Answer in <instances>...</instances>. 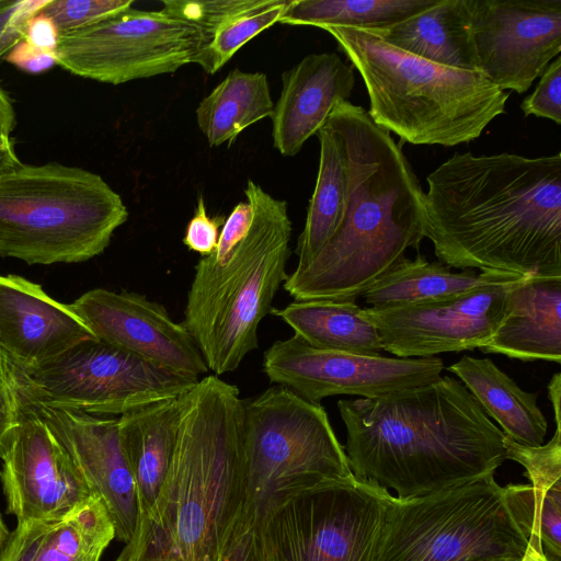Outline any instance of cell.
Masks as SVG:
<instances>
[{
    "label": "cell",
    "mask_w": 561,
    "mask_h": 561,
    "mask_svg": "<svg viewBox=\"0 0 561 561\" xmlns=\"http://www.w3.org/2000/svg\"><path fill=\"white\" fill-rule=\"evenodd\" d=\"M225 220L221 216L213 218L207 215L206 204L201 195L194 215L186 226L183 243L202 257L210 255L217 247L219 228Z\"/></svg>",
    "instance_id": "74e56055"
},
{
    "label": "cell",
    "mask_w": 561,
    "mask_h": 561,
    "mask_svg": "<svg viewBox=\"0 0 561 561\" xmlns=\"http://www.w3.org/2000/svg\"><path fill=\"white\" fill-rule=\"evenodd\" d=\"M10 531L0 514V557Z\"/></svg>",
    "instance_id": "f6af8a7d"
},
{
    "label": "cell",
    "mask_w": 561,
    "mask_h": 561,
    "mask_svg": "<svg viewBox=\"0 0 561 561\" xmlns=\"http://www.w3.org/2000/svg\"><path fill=\"white\" fill-rule=\"evenodd\" d=\"M308 344L362 355H381L380 336L363 308L353 301L296 300L271 309Z\"/></svg>",
    "instance_id": "4316f807"
},
{
    "label": "cell",
    "mask_w": 561,
    "mask_h": 561,
    "mask_svg": "<svg viewBox=\"0 0 561 561\" xmlns=\"http://www.w3.org/2000/svg\"><path fill=\"white\" fill-rule=\"evenodd\" d=\"M203 30L160 11L129 8L87 28L59 35L56 64L110 84L172 73L205 46Z\"/></svg>",
    "instance_id": "7c38bea8"
},
{
    "label": "cell",
    "mask_w": 561,
    "mask_h": 561,
    "mask_svg": "<svg viewBox=\"0 0 561 561\" xmlns=\"http://www.w3.org/2000/svg\"><path fill=\"white\" fill-rule=\"evenodd\" d=\"M423 233L449 267L561 276V154L456 152L426 178Z\"/></svg>",
    "instance_id": "6da1fadb"
},
{
    "label": "cell",
    "mask_w": 561,
    "mask_h": 561,
    "mask_svg": "<svg viewBox=\"0 0 561 561\" xmlns=\"http://www.w3.org/2000/svg\"><path fill=\"white\" fill-rule=\"evenodd\" d=\"M181 400L168 474L116 561H216L244 505L238 388L208 375Z\"/></svg>",
    "instance_id": "277c9868"
},
{
    "label": "cell",
    "mask_w": 561,
    "mask_h": 561,
    "mask_svg": "<svg viewBox=\"0 0 561 561\" xmlns=\"http://www.w3.org/2000/svg\"><path fill=\"white\" fill-rule=\"evenodd\" d=\"M69 306L103 342L178 374L199 378L209 370L185 327L144 295L94 288Z\"/></svg>",
    "instance_id": "ac0fdd59"
},
{
    "label": "cell",
    "mask_w": 561,
    "mask_h": 561,
    "mask_svg": "<svg viewBox=\"0 0 561 561\" xmlns=\"http://www.w3.org/2000/svg\"><path fill=\"white\" fill-rule=\"evenodd\" d=\"M58 37L54 23L37 12L27 22L23 39L38 48L55 51Z\"/></svg>",
    "instance_id": "60d3db41"
},
{
    "label": "cell",
    "mask_w": 561,
    "mask_h": 561,
    "mask_svg": "<svg viewBox=\"0 0 561 561\" xmlns=\"http://www.w3.org/2000/svg\"><path fill=\"white\" fill-rule=\"evenodd\" d=\"M273 108L266 75L236 68L199 102L196 122L210 147L231 145L245 128L271 116Z\"/></svg>",
    "instance_id": "f1b7e54d"
},
{
    "label": "cell",
    "mask_w": 561,
    "mask_h": 561,
    "mask_svg": "<svg viewBox=\"0 0 561 561\" xmlns=\"http://www.w3.org/2000/svg\"><path fill=\"white\" fill-rule=\"evenodd\" d=\"M133 4L134 0H48L38 12L64 35L92 26Z\"/></svg>",
    "instance_id": "836d02e7"
},
{
    "label": "cell",
    "mask_w": 561,
    "mask_h": 561,
    "mask_svg": "<svg viewBox=\"0 0 561 561\" xmlns=\"http://www.w3.org/2000/svg\"><path fill=\"white\" fill-rule=\"evenodd\" d=\"M533 276L480 272L472 268L453 273L440 261L428 262L422 254L404 257L391 272L362 296L371 307L386 308L444 298L494 284L518 283Z\"/></svg>",
    "instance_id": "484cf974"
},
{
    "label": "cell",
    "mask_w": 561,
    "mask_h": 561,
    "mask_svg": "<svg viewBox=\"0 0 561 561\" xmlns=\"http://www.w3.org/2000/svg\"><path fill=\"white\" fill-rule=\"evenodd\" d=\"M3 354L11 378L38 401L101 416H121L152 402L179 398L199 380L99 339L85 340L31 367Z\"/></svg>",
    "instance_id": "30bf717a"
},
{
    "label": "cell",
    "mask_w": 561,
    "mask_h": 561,
    "mask_svg": "<svg viewBox=\"0 0 561 561\" xmlns=\"http://www.w3.org/2000/svg\"><path fill=\"white\" fill-rule=\"evenodd\" d=\"M21 164L15 153L12 139L9 136L0 135V174Z\"/></svg>",
    "instance_id": "7bdbcfd3"
},
{
    "label": "cell",
    "mask_w": 561,
    "mask_h": 561,
    "mask_svg": "<svg viewBox=\"0 0 561 561\" xmlns=\"http://www.w3.org/2000/svg\"><path fill=\"white\" fill-rule=\"evenodd\" d=\"M392 494L356 478H302L257 507L268 561H374Z\"/></svg>",
    "instance_id": "9c48e42d"
},
{
    "label": "cell",
    "mask_w": 561,
    "mask_h": 561,
    "mask_svg": "<svg viewBox=\"0 0 561 561\" xmlns=\"http://www.w3.org/2000/svg\"><path fill=\"white\" fill-rule=\"evenodd\" d=\"M480 350L524 362L561 364V276L517 283L499 327Z\"/></svg>",
    "instance_id": "44dd1931"
},
{
    "label": "cell",
    "mask_w": 561,
    "mask_h": 561,
    "mask_svg": "<svg viewBox=\"0 0 561 561\" xmlns=\"http://www.w3.org/2000/svg\"><path fill=\"white\" fill-rule=\"evenodd\" d=\"M92 339L69 304L53 299L24 277L0 275V348L13 362L36 366Z\"/></svg>",
    "instance_id": "d6986e66"
},
{
    "label": "cell",
    "mask_w": 561,
    "mask_h": 561,
    "mask_svg": "<svg viewBox=\"0 0 561 561\" xmlns=\"http://www.w3.org/2000/svg\"><path fill=\"white\" fill-rule=\"evenodd\" d=\"M19 424V407L14 391L9 382L3 352L0 348V450L3 448Z\"/></svg>",
    "instance_id": "ab89813d"
},
{
    "label": "cell",
    "mask_w": 561,
    "mask_h": 561,
    "mask_svg": "<svg viewBox=\"0 0 561 561\" xmlns=\"http://www.w3.org/2000/svg\"><path fill=\"white\" fill-rule=\"evenodd\" d=\"M528 539L494 474L413 499L391 496L374 561L522 559Z\"/></svg>",
    "instance_id": "ba28073f"
},
{
    "label": "cell",
    "mask_w": 561,
    "mask_h": 561,
    "mask_svg": "<svg viewBox=\"0 0 561 561\" xmlns=\"http://www.w3.org/2000/svg\"><path fill=\"white\" fill-rule=\"evenodd\" d=\"M354 84L353 67L335 53L309 54L284 71L280 95L270 116L274 148L285 157L296 156L335 105L348 100Z\"/></svg>",
    "instance_id": "ffe728a7"
},
{
    "label": "cell",
    "mask_w": 561,
    "mask_h": 561,
    "mask_svg": "<svg viewBox=\"0 0 561 561\" xmlns=\"http://www.w3.org/2000/svg\"><path fill=\"white\" fill-rule=\"evenodd\" d=\"M15 123V112L12 102L0 87V135L10 137Z\"/></svg>",
    "instance_id": "b9f144b4"
},
{
    "label": "cell",
    "mask_w": 561,
    "mask_h": 561,
    "mask_svg": "<svg viewBox=\"0 0 561 561\" xmlns=\"http://www.w3.org/2000/svg\"><path fill=\"white\" fill-rule=\"evenodd\" d=\"M15 67L32 73L46 71L56 64L55 51L38 48L25 39L15 44L5 55Z\"/></svg>",
    "instance_id": "f35d334b"
},
{
    "label": "cell",
    "mask_w": 561,
    "mask_h": 561,
    "mask_svg": "<svg viewBox=\"0 0 561 561\" xmlns=\"http://www.w3.org/2000/svg\"><path fill=\"white\" fill-rule=\"evenodd\" d=\"M244 194L247 201L226 218L215 251L195 266L182 322L216 376L236 370L257 347L259 325L287 276V202L250 179Z\"/></svg>",
    "instance_id": "5b68a950"
},
{
    "label": "cell",
    "mask_w": 561,
    "mask_h": 561,
    "mask_svg": "<svg viewBox=\"0 0 561 561\" xmlns=\"http://www.w3.org/2000/svg\"><path fill=\"white\" fill-rule=\"evenodd\" d=\"M500 561H520V559H505V560H500Z\"/></svg>",
    "instance_id": "bcb514c9"
},
{
    "label": "cell",
    "mask_w": 561,
    "mask_h": 561,
    "mask_svg": "<svg viewBox=\"0 0 561 561\" xmlns=\"http://www.w3.org/2000/svg\"><path fill=\"white\" fill-rule=\"evenodd\" d=\"M506 458L525 468V476L537 490L561 485V423H556L552 438L537 447L523 446L504 435Z\"/></svg>",
    "instance_id": "d6a6232c"
},
{
    "label": "cell",
    "mask_w": 561,
    "mask_h": 561,
    "mask_svg": "<svg viewBox=\"0 0 561 561\" xmlns=\"http://www.w3.org/2000/svg\"><path fill=\"white\" fill-rule=\"evenodd\" d=\"M290 0H245L208 34L194 64L217 72L250 39L279 21Z\"/></svg>",
    "instance_id": "4dcf8cb0"
},
{
    "label": "cell",
    "mask_w": 561,
    "mask_h": 561,
    "mask_svg": "<svg viewBox=\"0 0 561 561\" xmlns=\"http://www.w3.org/2000/svg\"><path fill=\"white\" fill-rule=\"evenodd\" d=\"M520 561H549L542 552L534 548L531 545H527L526 551Z\"/></svg>",
    "instance_id": "ee69618b"
},
{
    "label": "cell",
    "mask_w": 561,
    "mask_h": 561,
    "mask_svg": "<svg viewBox=\"0 0 561 561\" xmlns=\"http://www.w3.org/2000/svg\"><path fill=\"white\" fill-rule=\"evenodd\" d=\"M438 356L400 358L314 347L301 337L275 341L263 356V371L300 398L316 404L337 394L376 398L423 386L440 377Z\"/></svg>",
    "instance_id": "4fadbf2b"
},
{
    "label": "cell",
    "mask_w": 561,
    "mask_h": 561,
    "mask_svg": "<svg viewBox=\"0 0 561 561\" xmlns=\"http://www.w3.org/2000/svg\"><path fill=\"white\" fill-rule=\"evenodd\" d=\"M15 398L19 424L0 450L7 513L18 524L60 520L94 494L45 423Z\"/></svg>",
    "instance_id": "2e32d148"
},
{
    "label": "cell",
    "mask_w": 561,
    "mask_h": 561,
    "mask_svg": "<svg viewBox=\"0 0 561 561\" xmlns=\"http://www.w3.org/2000/svg\"><path fill=\"white\" fill-rule=\"evenodd\" d=\"M48 0H0V58L23 39L27 22Z\"/></svg>",
    "instance_id": "8d00e7d4"
},
{
    "label": "cell",
    "mask_w": 561,
    "mask_h": 561,
    "mask_svg": "<svg viewBox=\"0 0 561 561\" xmlns=\"http://www.w3.org/2000/svg\"><path fill=\"white\" fill-rule=\"evenodd\" d=\"M216 561H268L260 539L254 505L244 502Z\"/></svg>",
    "instance_id": "e575fe53"
},
{
    "label": "cell",
    "mask_w": 561,
    "mask_h": 561,
    "mask_svg": "<svg viewBox=\"0 0 561 561\" xmlns=\"http://www.w3.org/2000/svg\"><path fill=\"white\" fill-rule=\"evenodd\" d=\"M122 197L91 171L49 162L0 174V255L27 264L101 254L126 222Z\"/></svg>",
    "instance_id": "52a82bcc"
},
{
    "label": "cell",
    "mask_w": 561,
    "mask_h": 561,
    "mask_svg": "<svg viewBox=\"0 0 561 561\" xmlns=\"http://www.w3.org/2000/svg\"><path fill=\"white\" fill-rule=\"evenodd\" d=\"M535 91L525 98L520 108L525 116L534 115L561 124V57L551 61Z\"/></svg>",
    "instance_id": "d590c367"
},
{
    "label": "cell",
    "mask_w": 561,
    "mask_h": 561,
    "mask_svg": "<svg viewBox=\"0 0 561 561\" xmlns=\"http://www.w3.org/2000/svg\"><path fill=\"white\" fill-rule=\"evenodd\" d=\"M363 78L371 119L401 144L453 147L480 137L508 94L478 71L407 53L370 31L325 27Z\"/></svg>",
    "instance_id": "8992f818"
},
{
    "label": "cell",
    "mask_w": 561,
    "mask_h": 561,
    "mask_svg": "<svg viewBox=\"0 0 561 561\" xmlns=\"http://www.w3.org/2000/svg\"><path fill=\"white\" fill-rule=\"evenodd\" d=\"M182 396L152 402L118 416L122 447L137 494L138 517L153 505L173 458Z\"/></svg>",
    "instance_id": "603a6c76"
},
{
    "label": "cell",
    "mask_w": 561,
    "mask_h": 561,
    "mask_svg": "<svg viewBox=\"0 0 561 561\" xmlns=\"http://www.w3.org/2000/svg\"><path fill=\"white\" fill-rule=\"evenodd\" d=\"M242 461L245 503L255 507L291 481L353 474L323 407L280 385L244 402Z\"/></svg>",
    "instance_id": "8fae6325"
},
{
    "label": "cell",
    "mask_w": 561,
    "mask_h": 561,
    "mask_svg": "<svg viewBox=\"0 0 561 561\" xmlns=\"http://www.w3.org/2000/svg\"><path fill=\"white\" fill-rule=\"evenodd\" d=\"M516 284L486 285L444 298L363 311L376 327L382 351L396 357L480 350L499 327Z\"/></svg>",
    "instance_id": "5bb4252c"
},
{
    "label": "cell",
    "mask_w": 561,
    "mask_h": 561,
    "mask_svg": "<svg viewBox=\"0 0 561 561\" xmlns=\"http://www.w3.org/2000/svg\"><path fill=\"white\" fill-rule=\"evenodd\" d=\"M447 370L459 378L505 436L523 446L543 444L548 421L537 404V392L523 390L490 358L465 355Z\"/></svg>",
    "instance_id": "cb8c5ba5"
},
{
    "label": "cell",
    "mask_w": 561,
    "mask_h": 561,
    "mask_svg": "<svg viewBox=\"0 0 561 561\" xmlns=\"http://www.w3.org/2000/svg\"><path fill=\"white\" fill-rule=\"evenodd\" d=\"M504 492L528 543L549 561H561V485L537 490L530 484H507Z\"/></svg>",
    "instance_id": "1f68e13d"
},
{
    "label": "cell",
    "mask_w": 561,
    "mask_h": 561,
    "mask_svg": "<svg viewBox=\"0 0 561 561\" xmlns=\"http://www.w3.org/2000/svg\"><path fill=\"white\" fill-rule=\"evenodd\" d=\"M353 474L413 499L494 474L504 434L459 379L339 400Z\"/></svg>",
    "instance_id": "7a4b0ae2"
},
{
    "label": "cell",
    "mask_w": 561,
    "mask_h": 561,
    "mask_svg": "<svg viewBox=\"0 0 561 561\" xmlns=\"http://www.w3.org/2000/svg\"><path fill=\"white\" fill-rule=\"evenodd\" d=\"M440 0H290L279 23L319 28L364 31L388 28L419 14Z\"/></svg>",
    "instance_id": "f546056e"
},
{
    "label": "cell",
    "mask_w": 561,
    "mask_h": 561,
    "mask_svg": "<svg viewBox=\"0 0 561 561\" xmlns=\"http://www.w3.org/2000/svg\"><path fill=\"white\" fill-rule=\"evenodd\" d=\"M114 538L103 502L92 495L60 520L16 524L0 561H101Z\"/></svg>",
    "instance_id": "7402d4cb"
},
{
    "label": "cell",
    "mask_w": 561,
    "mask_h": 561,
    "mask_svg": "<svg viewBox=\"0 0 561 561\" xmlns=\"http://www.w3.org/2000/svg\"><path fill=\"white\" fill-rule=\"evenodd\" d=\"M320 142L319 170L306 224L296 254L297 268L310 263L339 227L347 198V157L343 137L327 121L317 133Z\"/></svg>",
    "instance_id": "83f0119b"
},
{
    "label": "cell",
    "mask_w": 561,
    "mask_h": 561,
    "mask_svg": "<svg viewBox=\"0 0 561 561\" xmlns=\"http://www.w3.org/2000/svg\"><path fill=\"white\" fill-rule=\"evenodd\" d=\"M370 32L435 64L479 72L466 0H440L388 28Z\"/></svg>",
    "instance_id": "d4e9b609"
},
{
    "label": "cell",
    "mask_w": 561,
    "mask_h": 561,
    "mask_svg": "<svg viewBox=\"0 0 561 561\" xmlns=\"http://www.w3.org/2000/svg\"><path fill=\"white\" fill-rule=\"evenodd\" d=\"M479 72L526 92L561 51V0H466Z\"/></svg>",
    "instance_id": "9a60e30c"
},
{
    "label": "cell",
    "mask_w": 561,
    "mask_h": 561,
    "mask_svg": "<svg viewBox=\"0 0 561 561\" xmlns=\"http://www.w3.org/2000/svg\"><path fill=\"white\" fill-rule=\"evenodd\" d=\"M328 121L346 149L344 215L317 256L296 267L283 285L295 300L355 302L403 261L408 249H419L424 192L402 144L365 108L339 102Z\"/></svg>",
    "instance_id": "3957f363"
},
{
    "label": "cell",
    "mask_w": 561,
    "mask_h": 561,
    "mask_svg": "<svg viewBox=\"0 0 561 561\" xmlns=\"http://www.w3.org/2000/svg\"><path fill=\"white\" fill-rule=\"evenodd\" d=\"M4 366L16 397L45 423L91 492L103 502L114 525L115 538L128 542L139 512L134 479L121 443L118 417L93 415L41 402L11 378L5 362Z\"/></svg>",
    "instance_id": "e0dca14e"
}]
</instances>
